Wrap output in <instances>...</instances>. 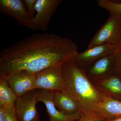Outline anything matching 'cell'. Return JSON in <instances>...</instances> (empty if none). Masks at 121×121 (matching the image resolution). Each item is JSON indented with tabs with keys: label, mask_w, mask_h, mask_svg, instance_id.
Instances as JSON below:
<instances>
[{
	"label": "cell",
	"mask_w": 121,
	"mask_h": 121,
	"mask_svg": "<svg viewBox=\"0 0 121 121\" xmlns=\"http://www.w3.org/2000/svg\"><path fill=\"white\" fill-rule=\"evenodd\" d=\"M121 16L110 14L90 42L88 48L105 43L118 46L121 38Z\"/></svg>",
	"instance_id": "3957f363"
},
{
	"label": "cell",
	"mask_w": 121,
	"mask_h": 121,
	"mask_svg": "<svg viewBox=\"0 0 121 121\" xmlns=\"http://www.w3.org/2000/svg\"><path fill=\"white\" fill-rule=\"evenodd\" d=\"M37 101L43 103L46 108L49 121H70L80 119L81 113L78 112L68 115L60 112L55 105L53 91L37 89Z\"/></svg>",
	"instance_id": "9c48e42d"
},
{
	"label": "cell",
	"mask_w": 121,
	"mask_h": 121,
	"mask_svg": "<svg viewBox=\"0 0 121 121\" xmlns=\"http://www.w3.org/2000/svg\"><path fill=\"white\" fill-rule=\"evenodd\" d=\"M0 12L13 17L24 26L32 18L21 0H0Z\"/></svg>",
	"instance_id": "30bf717a"
},
{
	"label": "cell",
	"mask_w": 121,
	"mask_h": 121,
	"mask_svg": "<svg viewBox=\"0 0 121 121\" xmlns=\"http://www.w3.org/2000/svg\"><path fill=\"white\" fill-rule=\"evenodd\" d=\"M121 121V116H119L111 120H109V121Z\"/></svg>",
	"instance_id": "7402d4cb"
},
{
	"label": "cell",
	"mask_w": 121,
	"mask_h": 121,
	"mask_svg": "<svg viewBox=\"0 0 121 121\" xmlns=\"http://www.w3.org/2000/svg\"><path fill=\"white\" fill-rule=\"evenodd\" d=\"M78 52L69 38L51 33H38L22 39L0 52V78L21 71L37 74L61 66Z\"/></svg>",
	"instance_id": "6da1fadb"
},
{
	"label": "cell",
	"mask_w": 121,
	"mask_h": 121,
	"mask_svg": "<svg viewBox=\"0 0 121 121\" xmlns=\"http://www.w3.org/2000/svg\"><path fill=\"white\" fill-rule=\"evenodd\" d=\"M114 72L121 77V49L117 50L115 53Z\"/></svg>",
	"instance_id": "ac0fdd59"
},
{
	"label": "cell",
	"mask_w": 121,
	"mask_h": 121,
	"mask_svg": "<svg viewBox=\"0 0 121 121\" xmlns=\"http://www.w3.org/2000/svg\"><path fill=\"white\" fill-rule=\"evenodd\" d=\"M53 92L54 104L60 112L68 115L80 112V108L77 103L65 91Z\"/></svg>",
	"instance_id": "7c38bea8"
},
{
	"label": "cell",
	"mask_w": 121,
	"mask_h": 121,
	"mask_svg": "<svg viewBox=\"0 0 121 121\" xmlns=\"http://www.w3.org/2000/svg\"><path fill=\"white\" fill-rule=\"evenodd\" d=\"M121 77L115 73L103 78L99 81L98 85L102 90L108 93L107 95L111 97H121Z\"/></svg>",
	"instance_id": "5bb4252c"
},
{
	"label": "cell",
	"mask_w": 121,
	"mask_h": 121,
	"mask_svg": "<svg viewBox=\"0 0 121 121\" xmlns=\"http://www.w3.org/2000/svg\"><path fill=\"white\" fill-rule=\"evenodd\" d=\"M39 121V118H37V119H36L35 121Z\"/></svg>",
	"instance_id": "cb8c5ba5"
},
{
	"label": "cell",
	"mask_w": 121,
	"mask_h": 121,
	"mask_svg": "<svg viewBox=\"0 0 121 121\" xmlns=\"http://www.w3.org/2000/svg\"><path fill=\"white\" fill-rule=\"evenodd\" d=\"M118 46L110 43H105L88 48L84 51L78 52L72 59L79 67L88 68L98 60L106 56L114 54Z\"/></svg>",
	"instance_id": "52a82bcc"
},
{
	"label": "cell",
	"mask_w": 121,
	"mask_h": 121,
	"mask_svg": "<svg viewBox=\"0 0 121 121\" xmlns=\"http://www.w3.org/2000/svg\"><path fill=\"white\" fill-rule=\"evenodd\" d=\"M75 121V120H74V121ZM80 121V120H79V121Z\"/></svg>",
	"instance_id": "d4e9b609"
},
{
	"label": "cell",
	"mask_w": 121,
	"mask_h": 121,
	"mask_svg": "<svg viewBox=\"0 0 121 121\" xmlns=\"http://www.w3.org/2000/svg\"><path fill=\"white\" fill-rule=\"evenodd\" d=\"M5 113L4 107L2 106H0V121H5Z\"/></svg>",
	"instance_id": "44dd1931"
},
{
	"label": "cell",
	"mask_w": 121,
	"mask_h": 121,
	"mask_svg": "<svg viewBox=\"0 0 121 121\" xmlns=\"http://www.w3.org/2000/svg\"><path fill=\"white\" fill-rule=\"evenodd\" d=\"M121 49V40H120V43L118 44V46L117 50Z\"/></svg>",
	"instance_id": "603a6c76"
},
{
	"label": "cell",
	"mask_w": 121,
	"mask_h": 121,
	"mask_svg": "<svg viewBox=\"0 0 121 121\" xmlns=\"http://www.w3.org/2000/svg\"><path fill=\"white\" fill-rule=\"evenodd\" d=\"M61 70L64 81L63 90L77 103L81 114L100 116L98 112L99 107L108 95L93 85L86 72L72 59L63 64Z\"/></svg>",
	"instance_id": "7a4b0ae2"
},
{
	"label": "cell",
	"mask_w": 121,
	"mask_h": 121,
	"mask_svg": "<svg viewBox=\"0 0 121 121\" xmlns=\"http://www.w3.org/2000/svg\"></svg>",
	"instance_id": "484cf974"
},
{
	"label": "cell",
	"mask_w": 121,
	"mask_h": 121,
	"mask_svg": "<svg viewBox=\"0 0 121 121\" xmlns=\"http://www.w3.org/2000/svg\"><path fill=\"white\" fill-rule=\"evenodd\" d=\"M17 98L7 81L0 78V106L15 105Z\"/></svg>",
	"instance_id": "9a60e30c"
},
{
	"label": "cell",
	"mask_w": 121,
	"mask_h": 121,
	"mask_svg": "<svg viewBox=\"0 0 121 121\" xmlns=\"http://www.w3.org/2000/svg\"><path fill=\"white\" fill-rule=\"evenodd\" d=\"M37 0H24L23 2L27 10L33 17L35 14V3Z\"/></svg>",
	"instance_id": "ffe728a7"
},
{
	"label": "cell",
	"mask_w": 121,
	"mask_h": 121,
	"mask_svg": "<svg viewBox=\"0 0 121 121\" xmlns=\"http://www.w3.org/2000/svg\"><path fill=\"white\" fill-rule=\"evenodd\" d=\"M115 55L106 56L94 62L86 71L88 77L102 79L114 73Z\"/></svg>",
	"instance_id": "8fae6325"
},
{
	"label": "cell",
	"mask_w": 121,
	"mask_h": 121,
	"mask_svg": "<svg viewBox=\"0 0 121 121\" xmlns=\"http://www.w3.org/2000/svg\"><path fill=\"white\" fill-rule=\"evenodd\" d=\"M80 121H104L105 119L97 115L81 114Z\"/></svg>",
	"instance_id": "d6986e66"
},
{
	"label": "cell",
	"mask_w": 121,
	"mask_h": 121,
	"mask_svg": "<svg viewBox=\"0 0 121 121\" xmlns=\"http://www.w3.org/2000/svg\"><path fill=\"white\" fill-rule=\"evenodd\" d=\"M98 112L105 121L121 116V102L108 95L99 107Z\"/></svg>",
	"instance_id": "4fadbf2b"
},
{
	"label": "cell",
	"mask_w": 121,
	"mask_h": 121,
	"mask_svg": "<svg viewBox=\"0 0 121 121\" xmlns=\"http://www.w3.org/2000/svg\"><path fill=\"white\" fill-rule=\"evenodd\" d=\"M2 106L5 113V121H18L15 105H5Z\"/></svg>",
	"instance_id": "e0dca14e"
},
{
	"label": "cell",
	"mask_w": 121,
	"mask_h": 121,
	"mask_svg": "<svg viewBox=\"0 0 121 121\" xmlns=\"http://www.w3.org/2000/svg\"><path fill=\"white\" fill-rule=\"evenodd\" d=\"M63 1L62 0H37L35 6L36 13L25 26L32 30L46 31L51 18Z\"/></svg>",
	"instance_id": "277c9868"
},
{
	"label": "cell",
	"mask_w": 121,
	"mask_h": 121,
	"mask_svg": "<svg viewBox=\"0 0 121 121\" xmlns=\"http://www.w3.org/2000/svg\"><path fill=\"white\" fill-rule=\"evenodd\" d=\"M36 75L26 71H21L9 74L2 79L7 81L17 96L20 97L35 89Z\"/></svg>",
	"instance_id": "ba28073f"
},
{
	"label": "cell",
	"mask_w": 121,
	"mask_h": 121,
	"mask_svg": "<svg viewBox=\"0 0 121 121\" xmlns=\"http://www.w3.org/2000/svg\"><path fill=\"white\" fill-rule=\"evenodd\" d=\"M64 87L61 66L48 68L36 75L35 89L56 91L63 90Z\"/></svg>",
	"instance_id": "5b68a950"
},
{
	"label": "cell",
	"mask_w": 121,
	"mask_h": 121,
	"mask_svg": "<svg viewBox=\"0 0 121 121\" xmlns=\"http://www.w3.org/2000/svg\"><path fill=\"white\" fill-rule=\"evenodd\" d=\"M37 91L35 89L17 97L15 107L18 121H35L39 118L36 108Z\"/></svg>",
	"instance_id": "8992f818"
},
{
	"label": "cell",
	"mask_w": 121,
	"mask_h": 121,
	"mask_svg": "<svg viewBox=\"0 0 121 121\" xmlns=\"http://www.w3.org/2000/svg\"><path fill=\"white\" fill-rule=\"evenodd\" d=\"M97 4L99 7L107 10L110 14L121 16V2L109 0H99Z\"/></svg>",
	"instance_id": "2e32d148"
}]
</instances>
